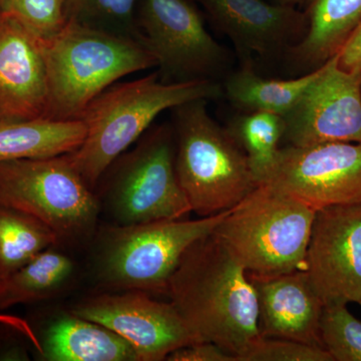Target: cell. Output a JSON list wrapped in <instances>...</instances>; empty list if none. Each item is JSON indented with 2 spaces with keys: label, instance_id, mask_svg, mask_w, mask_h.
Wrapping results in <instances>:
<instances>
[{
  "label": "cell",
  "instance_id": "cell-18",
  "mask_svg": "<svg viewBox=\"0 0 361 361\" xmlns=\"http://www.w3.org/2000/svg\"><path fill=\"white\" fill-rule=\"evenodd\" d=\"M308 28L287 54L300 70L311 71L336 56L360 23L361 0H308Z\"/></svg>",
  "mask_w": 361,
  "mask_h": 361
},
{
  "label": "cell",
  "instance_id": "cell-13",
  "mask_svg": "<svg viewBox=\"0 0 361 361\" xmlns=\"http://www.w3.org/2000/svg\"><path fill=\"white\" fill-rule=\"evenodd\" d=\"M304 270L324 306L361 301V204L316 211Z\"/></svg>",
  "mask_w": 361,
  "mask_h": 361
},
{
  "label": "cell",
  "instance_id": "cell-2",
  "mask_svg": "<svg viewBox=\"0 0 361 361\" xmlns=\"http://www.w3.org/2000/svg\"><path fill=\"white\" fill-rule=\"evenodd\" d=\"M222 97V82H165L158 71L132 82L114 84L99 94L80 116L85 126V140L68 157L96 191L106 169L137 142L164 111L196 99L209 102Z\"/></svg>",
  "mask_w": 361,
  "mask_h": 361
},
{
  "label": "cell",
  "instance_id": "cell-12",
  "mask_svg": "<svg viewBox=\"0 0 361 361\" xmlns=\"http://www.w3.org/2000/svg\"><path fill=\"white\" fill-rule=\"evenodd\" d=\"M360 75L341 70L337 54L320 66L319 75L282 116L287 145L361 142Z\"/></svg>",
  "mask_w": 361,
  "mask_h": 361
},
{
  "label": "cell",
  "instance_id": "cell-32",
  "mask_svg": "<svg viewBox=\"0 0 361 361\" xmlns=\"http://www.w3.org/2000/svg\"><path fill=\"white\" fill-rule=\"evenodd\" d=\"M360 306H361V301H360Z\"/></svg>",
  "mask_w": 361,
  "mask_h": 361
},
{
  "label": "cell",
  "instance_id": "cell-9",
  "mask_svg": "<svg viewBox=\"0 0 361 361\" xmlns=\"http://www.w3.org/2000/svg\"><path fill=\"white\" fill-rule=\"evenodd\" d=\"M137 23L163 82H221L231 73L232 54L207 30L194 0H140Z\"/></svg>",
  "mask_w": 361,
  "mask_h": 361
},
{
  "label": "cell",
  "instance_id": "cell-25",
  "mask_svg": "<svg viewBox=\"0 0 361 361\" xmlns=\"http://www.w3.org/2000/svg\"><path fill=\"white\" fill-rule=\"evenodd\" d=\"M320 338L334 361H361V322L351 314L348 305L324 306Z\"/></svg>",
  "mask_w": 361,
  "mask_h": 361
},
{
  "label": "cell",
  "instance_id": "cell-6",
  "mask_svg": "<svg viewBox=\"0 0 361 361\" xmlns=\"http://www.w3.org/2000/svg\"><path fill=\"white\" fill-rule=\"evenodd\" d=\"M316 210L268 184H259L227 211L214 234L253 276L305 268Z\"/></svg>",
  "mask_w": 361,
  "mask_h": 361
},
{
  "label": "cell",
  "instance_id": "cell-1",
  "mask_svg": "<svg viewBox=\"0 0 361 361\" xmlns=\"http://www.w3.org/2000/svg\"><path fill=\"white\" fill-rule=\"evenodd\" d=\"M166 294L197 341L217 344L235 361L260 336L255 288L214 232L187 249Z\"/></svg>",
  "mask_w": 361,
  "mask_h": 361
},
{
  "label": "cell",
  "instance_id": "cell-20",
  "mask_svg": "<svg viewBox=\"0 0 361 361\" xmlns=\"http://www.w3.org/2000/svg\"><path fill=\"white\" fill-rule=\"evenodd\" d=\"M319 68L292 80L265 78L256 73L253 61H240V66L223 80L224 97L242 111H268L283 116L311 82Z\"/></svg>",
  "mask_w": 361,
  "mask_h": 361
},
{
  "label": "cell",
  "instance_id": "cell-26",
  "mask_svg": "<svg viewBox=\"0 0 361 361\" xmlns=\"http://www.w3.org/2000/svg\"><path fill=\"white\" fill-rule=\"evenodd\" d=\"M0 13L16 18L42 42L58 35L66 25L63 0H1Z\"/></svg>",
  "mask_w": 361,
  "mask_h": 361
},
{
  "label": "cell",
  "instance_id": "cell-27",
  "mask_svg": "<svg viewBox=\"0 0 361 361\" xmlns=\"http://www.w3.org/2000/svg\"><path fill=\"white\" fill-rule=\"evenodd\" d=\"M236 361H334V358L319 346L259 336Z\"/></svg>",
  "mask_w": 361,
  "mask_h": 361
},
{
  "label": "cell",
  "instance_id": "cell-31",
  "mask_svg": "<svg viewBox=\"0 0 361 361\" xmlns=\"http://www.w3.org/2000/svg\"><path fill=\"white\" fill-rule=\"evenodd\" d=\"M360 92H361V75H360Z\"/></svg>",
  "mask_w": 361,
  "mask_h": 361
},
{
  "label": "cell",
  "instance_id": "cell-22",
  "mask_svg": "<svg viewBox=\"0 0 361 361\" xmlns=\"http://www.w3.org/2000/svg\"><path fill=\"white\" fill-rule=\"evenodd\" d=\"M61 245L58 236L27 214L0 206V280L42 252Z\"/></svg>",
  "mask_w": 361,
  "mask_h": 361
},
{
  "label": "cell",
  "instance_id": "cell-21",
  "mask_svg": "<svg viewBox=\"0 0 361 361\" xmlns=\"http://www.w3.org/2000/svg\"><path fill=\"white\" fill-rule=\"evenodd\" d=\"M75 270L71 256L58 247L47 249L0 280V310L56 297L71 283Z\"/></svg>",
  "mask_w": 361,
  "mask_h": 361
},
{
  "label": "cell",
  "instance_id": "cell-15",
  "mask_svg": "<svg viewBox=\"0 0 361 361\" xmlns=\"http://www.w3.org/2000/svg\"><path fill=\"white\" fill-rule=\"evenodd\" d=\"M47 106L44 42L0 13V122L44 118Z\"/></svg>",
  "mask_w": 361,
  "mask_h": 361
},
{
  "label": "cell",
  "instance_id": "cell-29",
  "mask_svg": "<svg viewBox=\"0 0 361 361\" xmlns=\"http://www.w3.org/2000/svg\"><path fill=\"white\" fill-rule=\"evenodd\" d=\"M338 66L349 73H361V18L337 54Z\"/></svg>",
  "mask_w": 361,
  "mask_h": 361
},
{
  "label": "cell",
  "instance_id": "cell-24",
  "mask_svg": "<svg viewBox=\"0 0 361 361\" xmlns=\"http://www.w3.org/2000/svg\"><path fill=\"white\" fill-rule=\"evenodd\" d=\"M140 0H63L66 23L116 33L142 42L137 23Z\"/></svg>",
  "mask_w": 361,
  "mask_h": 361
},
{
  "label": "cell",
  "instance_id": "cell-4",
  "mask_svg": "<svg viewBox=\"0 0 361 361\" xmlns=\"http://www.w3.org/2000/svg\"><path fill=\"white\" fill-rule=\"evenodd\" d=\"M207 104L196 99L172 109L176 173L200 217L230 210L258 186L243 149L209 115Z\"/></svg>",
  "mask_w": 361,
  "mask_h": 361
},
{
  "label": "cell",
  "instance_id": "cell-3",
  "mask_svg": "<svg viewBox=\"0 0 361 361\" xmlns=\"http://www.w3.org/2000/svg\"><path fill=\"white\" fill-rule=\"evenodd\" d=\"M47 73L45 118L80 120L85 108L120 78L157 68L142 42L75 23L44 42Z\"/></svg>",
  "mask_w": 361,
  "mask_h": 361
},
{
  "label": "cell",
  "instance_id": "cell-33",
  "mask_svg": "<svg viewBox=\"0 0 361 361\" xmlns=\"http://www.w3.org/2000/svg\"><path fill=\"white\" fill-rule=\"evenodd\" d=\"M0 2H1V0H0Z\"/></svg>",
  "mask_w": 361,
  "mask_h": 361
},
{
  "label": "cell",
  "instance_id": "cell-23",
  "mask_svg": "<svg viewBox=\"0 0 361 361\" xmlns=\"http://www.w3.org/2000/svg\"><path fill=\"white\" fill-rule=\"evenodd\" d=\"M228 130L243 149L254 177L258 185L261 184L269 174L281 148L283 118L268 111H249L233 118Z\"/></svg>",
  "mask_w": 361,
  "mask_h": 361
},
{
  "label": "cell",
  "instance_id": "cell-16",
  "mask_svg": "<svg viewBox=\"0 0 361 361\" xmlns=\"http://www.w3.org/2000/svg\"><path fill=\"white\" fill-rule=\"evenodd\" d=\"M249 275V274H248ZM258 301L261 336L323 348L320 320L324 304L304 269L276 276L249 275Z\"/></svg>",
  "mask_w": 361,
  "mask_h": 361
},
{
  "label": "cell",
  "instance_id": "cell-10",
  "mask_svg": "<svg viewBox=\"0 0 361 361\" xmlns=\"http://www.w3.org/2000/svg\"><path fill=\"white\" fill-rule=\"evenodd\" d=\"M261 184L302 201L314 210L361 204V142H326L280 148Z\"/></svg>",
  "mask_w": 361,
  "mask_h": 361
},
{
  "label": "cell",
  "instance_id": "cell-28",
  "mask_svg": "<svg viewBox=\"0 0 361 361\" xmlns=\"http://www.w3.org/2000/svg\"><path fill=\"white\" fill-rule=\"evenodd\" d=\"M168 361H235V357L209 341H197L176 349L169 355Z\"/></svg>",
  "mask_w": 361,
  "mask_h": 361
},
{
  "label": "cell",
  "instance_id": "cell-8",
  "mask_svg": "<svg viewBox=\"0 0 361 361\" xmlns=\"http://www.w3.org/2000/svg\"><path fill=\"white\" fill-rule=\"evenodd\" d=\"M0 206L47 225L61 245L92 241L102 208L94 190L66 155L0 163Z\"/></svg>",
  "mask_w": 361,
  "mask_h": 361
},
{
  "label": "cell",
  "instance_id": "cell-30",
  "mask_svg": "<svg viewBox=\"0 0 361 361\" xmlns=\"http://www.w3.org/2000/svg\"><path fill=\"white\" fill-rule=\"evenodd\" d=\"M270 2L275 4H279V6L296 7L300 6L302 4H307L308 0H270Z\"/></svg>",
  "mask_w": 361,
  "mask_h": 361
},
{
  "label": "cell",
  "instance_id": "cell-5",
  "mask_svg": "<svg viewBox=\"0 0 361 361\" xmlns=\"http://www.w3.org/2000/svg\"><path fill=\"white\" fill-rule=\"evenodd\" d=\"M225 212L197 220L104 225L92 238V275L102 290L166 294L185 252L212 234Z\"/></svg>",
  "mask_w": 361,
  "mask_h": 361
},
{
  "label": "cell",
  "instance_id": "cell-19",
  "mask_svg": "<svg viewBox=\"0 0 361 361\" xmlns=\"http://www.w3.org/2000/svg\"><path fill=\"white\" fill-rule=\"evenodd\" d=\"M85 137V126L82 120L40 118L0 122V163L66 155L75 151Z\"/></svg>",
  "mask_w": 361,
  "mask_h": 361
},
{
  "label": "cell",
  "instance_id": "cell-7",
  "mask_svg": "<svg viewBox=\"0 0 361 361\" xmlns=\"http://www.w3.org/2000/svg\"><path fill=\"white\" fill-rule=\"evenodd\" d=\"M175 149L172 123L154 126L106 169L97 195L111 224L183 219L192 212L176 173Z\"/></svg>",
  "mask_w": 361,
  "mask_h": 361
},
{
  "label": "cell",
  "instance_id": "cell-14",
  "mask_svg": "<svg viewBox=\"0 0 361 361\" xmlns=\"http://www.w3.org/2000/svg\"><path fill=\"white\" fill-rule=\"evenodd\" d=\"M219 32L235 45L240 61L275 56L298 44L308 28L296 7L265 0H194Z\"/></svg>",
  "mask_w": 361,
  "mask_h": 361
},
{
  "label": "cell",
  "instance_id": "cell-17",
  "mask_svg": "<svg viewBox=\"0 0 361 361\" xmlns=\"http://www.w3.org/2000/svg\"><path fill=\"white\" fill-rule=\"evenodd\" d=\"M40 353L49 361H140L129 342L71 311L49 323Z\"/></svg>",
  "mask_w": 361,
  "mask_h": 361
},
{
  "label": "cell",
  "instance_id": "cell-11",
  "mask_svg": "<svg viewBox=\"0 0 361 361\" xmlns=\"http://www.w3.org/2000/svg\"><path fill=\"white\" fill-rule=\"evenodd\" d=\"M68 311L129 342L140 361L166 360L176 349L198 341L171 301L156 300L147 292L102 290Z\"/></svg>",
  "mask_w": 361,
  "mask_h": 361
}]
</instances>
